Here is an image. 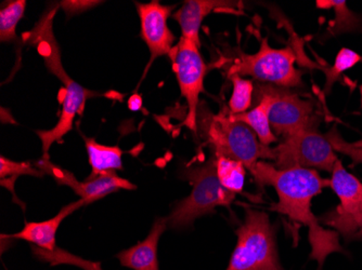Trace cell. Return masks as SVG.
<instances>
[{
	"label": "cell",
	"mask_w": 362,
	"mask_h": 270,
	"mask_svg": "<svg viewBox=\"0 0 362 270\" xmlns=\"http://www.w3.org/2000/svg\"><path fill=\"white\" fill-rule=\"evenodd\" d=\"M258 186H272L278 201L270 204V210L286 215L293 222L308 228L310 259L318 262L319 270L327 257L333 253H345L339 233L321 226L320 219L311 210V201L330 188V180L323 178L317 170L292 168L281 170L268 162H258L253 176Z\"/></svg>",
	"instance_id": "1"
},
{
	"label": "cell",
	"mask_w": 362,
	"mask_h": 270,
	"mask_svg": "<svg viewBox=\"0 0 362 270\" xmlns=\"http://www.w3.org/2000/svg\"><path fill=\"white\" fill-rule=\"evenodd\" d=\"M54 13H56L54 10L47 13L34 30V38H36L38 42V52L44 59L47 68L57 78L60 79L65 88L62 111L56 127L50 130L37 131V135L42 141V153H44L42 157H50L49 149L52 144L62 140V137L73 129L75 117L84 113L87 101L90 97L99 95L89 89L81 87L78 82L69 76L68 73L65 72L61 61L60 48L52 32V20H54Z\"/></svg>",
	"instance_id": "2"
},
{
	"label": "cell",
	"mask_w": 362,
	"mask_h": 270,
	"mask_svg": "<svg viewBox=\"0 0 362 270\" xmlns=\"http://www.w3.org/2000/svg\"><path fill=\"white\" fill-rule=\"evenodd\" d=\"M184 178L191 183L192 190L188 197L175 204L166 217L170 228H188L199 217L211 214L217 207L229 208L235 201V194L226 190L217 178L215 157L209 158L204 164L186 166Z\"/></svg>",
	"instance_id": "3"
},
{
	"label": "cell",
	"mask_w": 362,
	"mask_h": 270,
	"mask_svg": "<svg viewBox=\"0 0 362 270\" xmlns=\"http://www.w3.org/2000/svg\"><path fill=\"white\" fill-rule=\"evenodd\" d=\"M226 270H284L279 261L276 228L267 213L247 209Z\"/></svg>",
	"instance_id": "4"
},
{
	"label": "cell",
	"mask_w": 362,
	"mask_h": 270,
	"mask_svg": "<svg viewBox=\"0 0 362 270\" xmlns=\"http://www.w3.org/2000/svg\"><path fill=\"white\" fill-rule=\"evenodd\" d=\"M205 135L215 156L242 162L252 176L260 159H274V148L262 145L247 125L233 121L230 111L213 115L205 125Z\"/></svg>",
	"instance_id": "5"
},
{
	"label": "cell",
	"mask_w": 362,
	"mask_h": 270,
	"mask_svg": "<svg viewBox=\"0 0 362 270\" xmlns=\"http://www.w3.org/2000/svg\"><path fill=\"white\" fill-rule=\"evenodd\" d=\"M296 54L292 47L274 49L267 37L262 38L256 54H241L228 75L250 76L280 88H295L302 85L303 73L295 67Z\"/></svg>",
	"instance_id": "6"
},
{
	"label": "cell",
	"mask_w": 362,
	"mask_h": 270,
	"mask_svg": "<svg viewBox=\"0 0 362 270\" xmlns=\"http://www.w3.org/2000/svg\"><path fill=\"white\" fill-rule=\"evenodd\" d=\"M276 168H303L332 172L337 158L327 137L317 127L307 128L282 140L274 148Z\"/></svg>",
	"instance_id": "7"
},
{
	"label": "cell",
	"mask_w": 362,
	"mask_h": 270,
	"mask_svg": "<svg viewBox=\"0 0 362 270\" xmlns=\"http://www.w3.org/2000/svg\"><path fill=\"white\" fill-rule=\"evenodd\" d=\"M176 74L181 97L186 99L188 115L184 125L193 132L197 131V109L200 95L204 92L206 64L200 48L186 38L180 37L170 54Z\"/></svg>",
	"instance_id": "8"
},
{
	"label": "cell",
	"mask_w": 362,
	"mask_h": 270,
	"mask_svg": "<svg viewBox=\"0 0 362 270\" xmlns=\"http://www.w3.org/2000/svg\"><path fill=\"white\" fill-rule=\"evenodd\" d=\"M259 92L269 99V121L272 131L282 139L310 127H318L315 103L286 88L259 85Z\"/></svg>",
	"instance_id": "9"
},
{
	"label": "cell",
	"mask_w": 362,
	"mask_h": 270,
	"mask_svg": "<svg viewBox=\"0 0 362 270\" xmlns=\"http://www.w3.org/2000/svg\"><path fill=\"white\" fill-rule=\"evenodd\" d=\"M35 166L46 176H52L59 185L70 188L77 196H79V199H83L86 202V204H93L95 201L100 200L107 195L119 190H133L137 188L135 184L126 178H119L117 173L105 174L93 180L79 182L75 178L74 174L52 164L50 157L40 158Z\"/></svg>",
	"instance_id": "10"
},
{
	"label": "cell",
	"mask_w": 362,
	"mask_h": 270,
	"mask_svg": "<svg viewBox=\"0 0 362 270\" xmlns=\"http://www.w3.org/2000/svg\"><path fill=\"white\" fill-rule=\"evenodd\" d=\"M176 7V5H162L158 0L148 4L136 3L141 27L140 36L150 51L149 64L144 70V75L156 59L170 56L175 47L176 36L168 27V20Z\"/></svg>",
	"instance_id": "11"
},
{
	"label": "cell",
	"mask_w": 362,
	"mask_h": 270,
	"mask_svg": "<svg viewBox=\"0 0 362 270\" xmlns=\"http://www.w3.org/2000/svg\"><path fill=\"white\" fill-rule=\"evenodd\" d=\"M231 11V13H241L240 3L223 1V0H189L185 1L180 9L173 13L172 18L181 28V37L194 42L201 47L200 30L203 20L211 12Z\"/></svg>",
	"instance_id": "12"
},
{
	"label": "cell",
	"mask_w": 362,
	"mask_h": 270,
	"mask_svg": "<svg viewBox=\"0 0 362 270\" xmlns=\"http://www.w3.org/2000/svg\"><path fill=\"white\" fill-rule=\"evenodd\" d=\"M330 188L339 200L335 210L321 217L320 222L330 219H349L359 210L362 202V183L354 174L344 168L341 160H337L331 172Z\"/></svg>",
	"instance_id": "13"
},
{
	"label": "cell",
	"mask_w": 362,
	"mask_h": 270,
	"mask_svg": "<svg viewBox=\"0 0 362 270\" xmlns=\"http://www.w3.org/2000/svg\"><path fill=\"white\" fill-rule=\"evenodd\" d=\"M87 206L83 199L74 201L68 206L63 207L56 216L42 221V222H26L25 226L19 233L13 235H1L3 238L20 239L28 241L35 247L47 251H54L57 249V231L66 217L70 216L75 211L79 210L83 207Z\"/></svg>",
	"instance_id": "14"
},
{
	"label": "cell",
	"mask_w": 362,
	"mask_h": 270,
	"mask_svg": "<svg viewBox=\"0 0 362 270\" xmlns=\"http://www.w3.org/2000/svg\"><path fill=\"white\" fill-rule=\"evenodd\" d=\"M166 228V217L156 219L151 231L144 241L119 252L117 255L121 265L134 270H160L158 259V241Z\"/></svg>",
	"instance_id": "15"
},
{
	"label": "cell",
	"mask_w": 362,
	"mask_h": 270,
	"mask_svg": "<svg viewBox=\"0 0 362 270\" xmlns=\"http://www.w3.org/2000/svg\"><path fill=\"white\" fill-rule=\"evenodd\" d=\"M85 146L88 154L89 164L91 166L90 176L87 180H93L105 174L117 173L123 171V150L119 146H107L98 143L95 139L84 137Z\"/></svg>",
	"instance_id": "16"
},
{
	"label": "cell",
	"mask_w": 362,
	"mask_h": 270,
	"mask_svg": "<svg viewBox=\"0 0 362 270\" xmlns=\"http://www.w3.org/2000/svg\"><path fill=\"white\" fill-rule=\"evenodd\" d=\"M258 95H259V101L255 107L239 115H233L230 113V116L233 118V121L247 125L256 134V137L262 145L269 146L278 142V137L272 131V125H270L269 99L262 92H257V97Z\"/></svg>",
	"instance_id": "17"
},
{
	"label": "cell",
	"mask_w": 362,
	"mask_h": 270,
	"mask_svg": "<svg viewBox=\"0 0 362 270\" xmlns=\"http://www.w3.org/2000/svg\"><path fill=\"white\" fill-rule=\"evenodd\" d=\"M316 4L317 7L320 9H334L335 19L330 22L329 27L327 28V35L329 37L356 32L361 28V18L349 9L346 1H344V0H320Z\"/></svg>",
	"instance_id": "18"
},
{
	"label": "cell",
	"mask_w": 362,
	"mask_h": 270,
	"mask_svg": "<svg viewBox=\"0 0 362 270\" xmlns=\"http://www.w3.org/2000/svg\"><path fill=\"white\" fill-rule=\"evenodd\" d=\"M217 178L226 190L241 194L245 184L246 168L242 162L225 156H215Z\"/></svg>",
	"instance_id": "19"
},
{
	"label": "cell",
	"mask_w": 362,
	"mask_h": 270,
	"mask_svg": "<svg viewBox=\"0 0 362 270\" xmlns=\"http://www.w3.org/2000/svg\"><path fill=\"white\" fill-rule=\"evenodd\" d=\"M22 176H34V178H44L46 174L40 171L37 166H34L30 161L18 162L1 156L0 157V178L1 186L11 192L12 196L16 199V204H19L22 208H25L19 199H16L14 192V184L16 178Z\"/></svg>",
	"instance_id": "20"
},
{
	"label": "cell",
	"mask_w": 362,
	"mask_h": 270,
	"mask_svg": "<svg viewBox=\"0 0 362 270\" xmlns=\"http://www.w3.org/2000/svg\"><path fill=\"white\" fill-rule=\"evenodd\" d=\"M25 0L9 1L0 10V42H18L16 27L25 13Z\"/></svg>",
	"instance_id": "21"
},
{
	"label": "cell",
	"mask_w": 362,
	"mask_h": 270,
	"mask_svg": "<svg viewBox=\"0 0 362 270\" xmlns=\"http://www.w3.org/2000/svg\"><path fill=\"white\" fill-rule=\"evenodd\" d=\"M362 62V56L351 49L343 48L339 50L332 66H323L322 72L325 75V88L323 93L329 95L332 91L335 83L341 78L346 70L355 67L358 63Z\"/></svg>",
	"instance_id": "22"
},
{
	"label": "cell",
	"mask_w": 362,
	"mask_h": 270,
	"mask_svg": "<svg viewBox=\"0 0 362 270\" xmlns=\"http://www.w3.org/2000/svg\"><path fill=\"white\" fill-rule=\"evenodd\" d=\"M32 251L40 261L49 263L52 266L72 265L84 270H103L100 263L81 259V257H76L60 247H57L54 251H47V250L33 245Z\"/></svg>",
	"instance_id": "23"
},
{
	"label": "cell",
	"mask_w": 362,
	"mask_h": 270,
	"mask_svg": "<svg viewBox=\"0 0 362 270\" xmlns=\"http://www.w3.org/2000/svg\"><path fill=\"white\" fill-rule=\"evenodd\" d=\"M228 76L233 86V95L228 103L229 111L233 115L245 113L249 111L253 102V81L243 78L239 75H228Z\"/></svg>",
	"instance_id": "24"
},
{
	"label": "cell",
	"mask_w": 362,
	"mask_h": 270,
	"mask_svg": "<svg viewBox=\"0 0 362 270\" xmlns=\"http://www.w3.org/2000/svg\"><path fill=\"white\" fill-rule=\"evenodd\" d=\"M322 224L334 228L335 231L347 241L362 239V202L359 210L353 216L349 219L325 221Z\"/></svg>",
	"instance_id": "25"
},
{
	"label": "cell",
	"mask_w": 362,
	"mask_h": 270,
	"mask_svg": "<svg viewBox=\"0 0 362 270\" xmlns=\"http://www.w3.org/2000/svg\"><path fill=\"white\" fill-rule=\"evenodd\" d=\"M325 137L327 141L330 142L335 152L351 158L353 161L351 166L362 164V141L356 142V143L345 141L337 127L331 128L330 131L325 134Z\"/></svg>",
	"instance_id": "26"
},
{
	"label": "cell",
	"mask_w": 362,
	"mask_h": 270,
	"mask_svg": "<svg viewBox=\"0 0 362 270\" xmlns=\"http://www.w3.org/2000/svg\"><path fill=\"white\" fill-rule=\"evenodd\" d=\"M99 4H101L100 1H61L60 6L66 16H72L93 9Z\"/></svg>",
	"instance_id": "27"
},
{
	"label": "cell",
	"mask_w": 362,
	"mask_h": 270,
	"mask_svg": "<svg viewBox=\"0 0 362 270\" xmlns=\"http://www.w3.org/2000/svg\"><path fill=\"white\" fill-rule=\"evenodd\" d=\"M140 106H141V99L138 95H134L132 99H129V107L133 109V111H136V109H139Z\"/></svg>",
	"instance_id": "28"
},
{
	"label": "cell",
	"mask_w": 362,
	"mask_h": 270,
	"mask_svg": "<svg viewBox=\"0 0 362 270\" xmlns=\"http://www.w3.org/2000/svg\"><path fill=\"white\" fill-rule=\"evenodd\" d=\"M359 91H360V95H361V107H362V85H361V86H360Z\"/></svg>",
	"instance_id": "29"
}]
</instances>
